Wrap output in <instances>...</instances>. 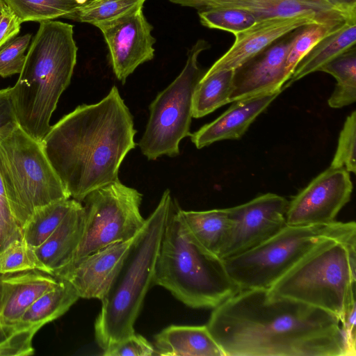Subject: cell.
Returning <instances> with one entry per match:
<instances>
[{
    "instance_id": "6da1fadb",
    "label": "cell",
    "mask_w": 356,
    "mask_h": 356,
    "mask_svg": "<svg viewBox=\"0 0 356 356\" xmlns=\"http://www.w3.org/2000/svg\"><path fill=\"white\" fill-rule=\"evenodd\" d=\"M206 326L224 356H344L337 317L267 289L239 291Z\"/></svg>"
},
{
    "instance_id": "7a4b0ae2",
    "label": "cell",
    "mask_w": 356,
    "mask_h": 356,
    "mask_svg": "<svg viewBox=\"0 0 356 356\" xmlns=\"http://www.w3.org/2000/svg\"><path fill=\"white\" fill-rule=\"evenodd\" d=\"M133 116L113 86L100 102L64 115L43 139L46 154L70 197L119 180L127 154L136 147Z\"/></svg>"
},
{
    "instance_id": "3957f363",
    "label": "cell",
    "mask_w": 356,
    "mask_h": 356,
    "mask_svg": "<svg viewBox=\"0 0 356 356\" xmlns=\"http://www.w3.org/2000/svg\"><path fill=\"white\" fill-rule=\"evenodd\" d=\"M73 25L40 22L10 97L17 124L42 141L60 95L70 85L76 63Z\"/></svg>"
},
{
    "instance_id": "277c9868",
    "label": "cell",
    "mask_w": 356,
    "mask_h": 356,
    "mask_svg": "<svg viewBox=\"0 0 356 356\" xmlns=\"http://www.w3.org/2000/svg\"><path fill=\"white\" fill-rule=\"evenodd\" d=\"M171 203L156 264L154 285L192 308H214L239 291L223 260L205 249Z\"/></svg>"
},
{
    "instance_id": "5b68a950",
    "label": "cell",
    "mask_w": 356,
    "mask_h": 356,
    "mask_svg": "<svg viewBox=\"0 0 356 356\" xmlns=\"http://www.w3.org/2000/svg\"><path fill=\"white\" fill-rule=\"evenodd\" d=\"M169 189L130 245L108 290L95 322V336L104 350L135 333L145 296L154 285L156 264L172 202Z\"/></svg>"
},
{
    "instance_id": "8992f818",
    "label": "cell",
    "mask_w": 356,
    "mask_h": 356,
    "mask_svg": "<svg viewBox=\"0 0 356 356\" xmlns=\"http://www.w3.org/2000/svg\"><path fill=\"white\" fill-rule=\"evenodd\" d=\"M356 238L327 239L276 281L269 296L328 312L341 321L356 305Z\"/></svg>"
},
{
    "instance_id": "52a82bcc",
    "label": "cell",
    "mask_w": 356,
    "mask_h": 356,
    "mask_svg": "<svg viewBox=\"0 0 356 356\" xmlns=\"http://www.w3.org/2000/svg\"><path fill=\"white\" fill-rule=\"evenodd\" d=\"M0 177L21 230L37 209L70 198L42 142L18 124L0 131Z\"/></svg>"
},
{
    "instance_id": "ba28073f",
    "label": "cell",
    "mask_w": 356,
    "mask_h": 356,
    "mask_svg": "<svg viewBox=\"0 0 356 356\" xmlns=\"http://www.w3.org/2000/svg\"><path fill=\"white\" fill-rule=\"evenodd\" d=\"M330 238H356L355 222L286 225L259 245L222 260L239 291L268 289L315 247Z\"/></svg>"
},
{
    "instance_id": "9c48e42d",
    "label": "cell",
    "mask_w": 356,
    "mask_h": 356,
    "mask_svg": "<svg viewBox=\"0 0 356 356\" xmlns=\"http://www.w3.org/2000/svg\"><path fill=\"white\" fill-rule=\"evenodd\" d=\"M209 47L206 40H198L189 49L181 72L150 104L149 120L138 143L147 159L178 156L179 143L190 136L193 93L205 72L197 58Z\"/></svg>"
},
{
    "instance_id": "30bf717a",
    "label": "cell",
    "mask_w": 356,
    "mask_h": 356,
    "mask_svg": "<svg viewBox=\"0 0 356 356\" xmlns=\"http://www.w3.org/2000/svg\"><path fill=\"white\" fill-rule=\"evenodd\" d=\"M142 200L140 193L120 180L88 194L82 201L85 212L82 238L68 264L136 236L145 223L140 211Z\"/></svg>"
},
{
    "instance_id": "8fae6325",
    "label": "cell",
    "mask_w": 356,
    "mask_h": 356,
    "mask_svg": "<svg viewBox=\"0 0 356 356\" xmlns=\"http://www.w3.org/2000/svg\"><path fill=\"white\" fill-rule=\"evenodd\" d=\"M288 206L285 197L268 193L227 208L229 225L218 257H234L276 234L286 225Z\"/></svg>"
},
{
    "instance_id": "7c38bea8",
    "label": "cell",
    "mask_w": 356,
    "mask_h": 356,
    "mask_svg": "<svg viewBox=\"0 0 356 356\" xmlns=\"http://www.w3.org/2000/svg\"><path fill=\"white\" fill-rule=\"evenodd\" d=\"M344 168L330 166L291 201L286 214L288 225L329 224L336 221L350 201L353 183Z\"/></svg>"
},
{
    "instance_id": "4fadbf2b",
    "label": "cell",
    "mask_w": 356,
    "mask_h": 356,
    "mask_svg": "<svg viewBox=\"0 0 356 356\" xmlns=\"http://www.w3.org/2000/svg\"><path fill=\"white\" fill-rule=\"evenodd\" d=\"M108 48L116 78L124 84L127 77L141 64L154 57L153 26L143 13V5L122 16L97 25Z\"/></svg>"
},
{
    "instance_id": "5bb4252c",
    "label": "cell",
    "mask_w": 356,
    "mask_h": 356,
    "mask_svg": "<svg viewBox=\"0 0 356 356\" xmlns=\"http://www.w3.org/2000/svg\"><path fill=\"white\" fill-rule=\"evenodd\" d=\"M303 27L277 40L234 70L229 103L283 90L287 54Z\"/></svg>"
},
{
    "instance_id": "9a60e30c",
    "label": "cell",
    "mask_w": 356,
    "mask_h": 356,
    "mask_svg": "<svg viewBox=\"0 0 356 356\" xmlns=\"http://www.w3.org/2000/svg\"><path fill=\"white\" fill-rule=\"evenodd\" d=\"M198 12L216 8H233L250 13L258 21L271 17L314 15L329 22L356 20V12L340 0H169Z\"/></svg>"
},
{
    "instance_id": "2e32d148",
    "label": "cell",
    "mask_w": 356,
    "mask_h": 356,
    "mask_svg": "<svg viewBox=\"0 0 356 356\" xmlns=\"http://www.w3.org/2000/svg\"><path fill=\"white\" fill-rule=\"evenodd\" d=\"M320 22H330L309 14L257 21L250 28L234 35L235 40L232 47L205 73L234 70L285 35L298 28Z\"/></svg>"
},
{
    "instance_id": "e0dca14e",
    "label": "cell",
    "mask_w": 356,
    "mask_h": 356,
    "mask_svg": "<svg viewBox=\"0 0 356 356\" xmlns=\"http://www.w3.org/2000/svg\"><path fill=\"white\" fill-rule=\"evenodd\" d=\"M135 238L88 254L57 270L53 275L70 282L79 298L101 300Z\"/></svg>"
},
{
    "instance_id": "ac0fdd59",
    "label": "cell",
    "mask_w": 356,
    "mask_h": 356,
    "mask_svg": "<svg viewBox=\"0 0 356 356\" xmlns=\"http://www.w3.org/2000/svg\"><path fill=\"white\" fill-rule=\"evenodd\" d=\"M58 282L59 278L39 270L0 274V325L19 328L26 310Z\"/></svg>"
},
{
    "instance_id": "d6986e66",
    "label": "cell",
    "mask_w": 356,
    "mask_h": 356,
    "mask_svg": "<svg viewBox=\"0 0 356 356\" xmlns=\"http://www.w3.org/2000/svg\"><path fill=\"white\" fill-rule=\"evenodd\" d=\"M281 92L276 91L234 102L217 119L191 134L192 143L197 149H201L219 140L240 138Z\"/></svg>"
},
{
    "instance_id": "ffe728a7",
    "label": "cell",
    "mask_w": 356,
    "mask_h": 356,
    "mask_svg": "<svg viewBox=\"0 0 356 356\" xmlns=\"http://www.w3.org/2000/svg\"><path fill=\"white\" fill-rule=\"evenodd\" d=\"M84 225L83 206L78 201L49 238L33 249L47 273L53 275L71 261L81 240Z\"/></svg>"
},
{
    "instance_id": "44dd1931",
    "label": "cell",
    "mask_w": 356,
    "mask_h": 356,
    "mask_svg": "<svg viewBox=\"0 0 356 356\" xmlns=\"http://www.w3.org/2000/svg\"><path fill=\"white\" fill-rule=\"evenodd\" d=\"M154 339L155 355L224 356L206 325H170Z\"/></svg>"
},
{
    "instance_id": "7402d4cb",
    "label": "cell",
    "mask_w": 356,
    "mask_h": 356,
    "mask_svg": "<svg viewBox=\"0 0 356 356\" xmlns=\"http://www.w3.org/2000/svg\"><path fill=\"white\" fill-rule=\"evenodd\" d=\"M356 44V20L346 21L321 40L298 63L283 89L320 69Z\"/></svg>"
},
{
    "instance_id": "603a6c76",
    "label": "cell",
    "mask_w": 356,
    "mask_h": 356,
    "mask_svg": "<svg viewBox=\"0 0 356 356\" xmlns=\"http://www.w3.org/2000/svg\"><path fill=\"white\" fill-rule=\"evenodd\" d=\"M79 298L74 286L59 278L58 284L39 297L21 317L19 326H40L63 315Z\"/></svg>"
},
{
    "instance_id": "cb8c5ba5",
    "label": "cell",
    "mask_w": 356,
    "mask_h": 356,
    "mask_svg": "<svg viewBox=\"0 0 356 356\" xmlns=\"http://www.w3.org/2000/svg\"><path fill=\"white\" fill-rule=\"evenodd\" d=\"M179 213L197 241L209 252L218 256L229 225L227 209L197 211L180 208Z\"/></svg>"
},
{
    "instance_id": "d4e9b609",
    "label": "cell",
    "mask_w": 356,
    "mask_h": 356,
    "mask_svg": "<svg viewBox=\"0 0 356 356\" xmlns=\"http://www.w3.org/2000/svg\"><path fill=\"white\" fill-rule=\"evenodd\" d=\"M234 70L204 73L193 97L192 115L200 118L229 103L233 88Z\"/></svg>"
},
{
    "instance_id": "484cf974",
    "label": "cell",
    "mask_w": 356,
    "mask_h": 356,
    "mask_svg": "<svg viewBox=\"0 0 356 356\" xmlns=\"http://www.w3.org/2000/svg\"><path fill=\"white\" fill-rule=\"evenodd\" d=\"M78 201L66 199L37 209L22 228V238L33 249L42 245Z\"/></svg>"
},
{
    "instance_id": "4316f807",
    "label": "cell",
    "mask_w": 356,
    "mask_h": 356,
    "mask_svg": "<svg viewBox=\"0 0 356 356\" xmlns=\"http://www.w3.org/2000/svg\"><path fill=\"white\" fill-rule=\"evenodd\" d=\"M332 75L337 80L336 87L328 99L334 108H342L356 100V47L338 56L320 70Z\"/></svg>"
},
{
    "instance_id": "83f0119b",
    "label": "cell",
    "mask_w": 356,
    "mask_h": 356,
    "mask_svg": "<svg viewBox=\"0 0 356 356\" xmlns=\"http://www.w3.org/2000/svg\"><path fill=\"white\" fill-rule=\"evenodd\" d=\"M146 0H89L77 6L64 18L97 26L115 19Z\"/></svg>"
},
{
    "instance_id": "f1b7e54d",
    "label": "cell",
    "mask_w": 356,
    "mask_h": 356,
    "mask_svg": "<svg viewBox=\"0 0 356 356\" xmlns=\"http://www.w3.org/2000/svg\"><path fill=\"white\" fill-rule=\"evenodd\" d=\"M20 22H44L65 17L81 4L76 0H4Z\"/></svg>"
},
{
    "instance_id": "f546056e",
    "label": "cell",
    "mask_w": 356,
    "mask_h": 356,
    "mask_svg": "<svg viewBox=\"0 0 356 356\" xmlns=\"http://www.w3.org/2000/svg\"><path fill=\"white\" fill-rule=\"evenodd\" d=\"M344 22H330L314 23L307 25L302 29L299 35L287 54L285 63L286 83L291 77L296 67L301 59L321 40L339 29Z\"/></svg>"
},
{
    "instance_id": "4dcf8cb0",
    "label": "cell",
    "mask_w": 356,
    "mask_h": 356,
    "mask_svg": "<svg viewBox=\"0 0 356 356\" xmlns=\"http://www.w3.org/2000/svg\"><path fill=\"white\" fill-rule=\"evenodd\" d=\"M200 23L212 29L228 31L236 35L254 24L258 20L245 10L216 8L198 12Z\"/></svg>"
},
{
    "instance_id": "1f68e13d",
    "label": "cell",
    "mask_w": 356,
    "mask_h": 356,
    "mask_svg": "<svg viewBox=\"0 0 356 356\" xmlns=\"http://www.w3.org/2000/svg\"><path fill=\"white\" fill-rule=\"evenodd\" d=\"M30 270L47 273L33 249L22 238L13 241L0 252V274Z\"/></svg>"
},
{
    "instance_id": "d6a6232c",
    "label": "cell",
    "mask_w": 356,
    "mask_h": 356,
    "mask_svg": "<svg viewBox=\"0 0 356 356\" xmlns=\"http://www.w3.org/2000/svg\"><path fill=\"white\" fill-rule=\"evenodd\" d=\"M356 111L349 115L340 132L337 148L331 162L333 168H344L348 172L355 173Z\"/></svg>"
},
{
    "instance_id": "836d02e7",
    "label": "cell",
    "mask_w": 356,
    "mask_h": 356,
    "mask_svg": "<svg viewBox=\"0 0 356 356\" xmlns=\"http://www.w3.org/2000/svg\"><path fill=\"white\" fill-rule=\"evenodd\" d=\"M31 35L16 36L0 47V76L6 78L19 74L23 68Z\"/></svg>"
},
{
    "instance_id": "e575fe53",
    "label": "cell",
    "mask_w": 356,
    "mask_h": 356,
    "mask_svg": "<svg viewBox=\"0 0 356 356\" xmlns=\"http://www.w3.org/2000/svg\"><path fill=\"white\" fill-rule=\"evenodd\" d=\"M40 326H19L0 342V356H26L34 353L32 340Z\"/></svg>"
},
{
    "instance_id": "d590c367",
    "label": "cell",
    "mask_w": 356,
    "mask_h": 356,
    "mask_svg": "<svg viewBox=\"0 0 356 356\" xmlns=\"http://www.w3.org/2000/svg\"><path fill=\"white\" fill-rule=\"evenodd\" d=\"M21 238V228L12 213L0 177V252Z\"/></svg>"
},
{
    "instance_id": "8d00e7d4",
    "label": "cell",
    "mask_w": 356,
    "mask_h": 356,
    "mask_svg": "<svg viewBox=\"0 0 356 356\" xmlns=\"http://www.w3.org/2000/svg\"><path fill=\"white\" fill-rule=\"evenodd\" d=\"M104 356H151L155 355L154 345L143 336L134 333L122 341L104 350Z\"/></svg>"
},
{
    "instance_id": "74e56055",
    "label": "cell",
    "mask_w": 356,
    "mask_h": 356,
    "mask_svg": "<svg viewBox=\"0 0 356 356\" xmlns=\"http://www.w3.org/2000/svg\"><path fill=\"white\" fill-rule=\"evenodd\" d=\"M354 305L346 316L340 321L344 343V356H355V312Z\"/></svg>"
},
{
    "instance_id": "f35d334b",
    "label": "cell",
    "mask_w": 356,
    "mask_h": 356,
    "mask_svg": "<svg viewBox=\"0 0 356 356\" xmlns=\"http://www.w3.org/2000/svg\"><path fill=\"white\" fill-rule=\"evenodd\" d=\"M21 24L14 12L6 5L0 19V47L17 36Z\"/></svg>"
},
{
    "instance_id": "ab89813d",
    "label": "cell",
    "mask_w": 356,
    "mask_h": 356,
    "mask_svg": "<svg viewBox=\"0 0 356 356\" xmlns=\"http://www.w3.org/2000/svg\"><path fill=\"white\" fill-rule=\"evenodd\" d=\"M17 124L10 97V87L0 90V131Z\"/></svg>"
},
{
    "instance_id": "60d3db41",
    "label": "cell",
    "mask_w": 356,
    "mask_h": 356,
    "mask_svg": "<svg viewBox=\"0 0 356 356\" xmlns=\"http://www.w3.org/2000/svg\"><path fill=\"white\" fill-rule=\"evenodd\" d=\"M16 330L3 327L0 325V342L9 337Z\"/></svg>"
},
{
    "instance_id": "b9f144b4",
    "label": "cell",
    "mask_w": 356,
    "mask_h": 356,
    "mask_svg": "<svg viewBox=\"0 0 356 356\" xmlns=\"http://www.w3.org/2000/svg\"><path fill=\"white\" fill-rule=\"evenodd\" d=\"M346 5L353 7L356 8V0H341Z\"/></svg>"
},
{
    "instance_id": "7bdbcfd3",
    "label": "cell",
    "mask_w": 356,
    "mask_h": 356,
    "mask_svg": "<svg viewBox=\"0 0 356 356\" xmlns=\"http://www.w3.org/2000/svg\"><path fill=\"white\" fill-rule=\"evenodd\" d=\"M6 6V3L4 0H0V19L1 17L2 13L3 12L4 8Z\"/></svg>"
},
{
    "instance_id": "ee69618b",
    "label": "cell",
    "mask_w": 356,
    "mask_h": 356,
    "mask_svg": "<svg viewBox=\"0 0 356 356\" xmlns=\"http://www.w3.org/2000/svg\"><path fill=\"white\" fill-rule=\"evenodd\" d=\"M76 1L81 5L89 0H76Z\"/></svg>"
}]
</instances>
